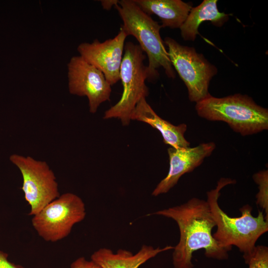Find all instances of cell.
<instances>
[{"label":"cell","instance_id":"1","mask_svg":"<svg viewBox=\"0 0 268 268\" xmlns=\"http://www.w3.org/2000/svg\"><path fill=\"white\" fill-rule=\"evenodd\" d=\"M173 219L180 231V239L172 254L174 268H193V253L203 249L205 256L219 260L227 259L228 250L214 239L212 230L216 223L206 201L193 198L179 205L157 211L151 215Z\"/></svg>","mask_w":268,"mask_h":268},{"label":"cell","instance_id":"2","mask_svg":"<svg viewBox=\"0 0 268 268\" xmlns=\"http://www.w3.org/2000/svg\"><path fill=\"white\" fill-rule=\"evenodd\" d=\"M235 182L231 178H220L216 188L207 192L206 201L217 227L213 237L229 251L233 246H236L245 259L252 254L258 239L268 232V221L265 219L263 210H259L258 215L253 216L252 207L249 204L240 208L241 215L237 217L229 216L220 208L218 202L220 190Z\"/></svg>","mask_w":268,"mask_h":268},{"label":"cell","instance_id":"3","mask_svg":"<svg viewBox=\"0 0 268 268\" xmlns=\"http://www.w3.org/2000/svg\"><path fill=\"white\" fill-rule=\"evenodd\" d=\"M123 20L121 28L128 36L134 37L148 59L147 79L156 80L159 76L157 68L162 67L169 78H175L176 73L167 51L160 34L161 25L144 12L133 0H119L115 5Z\"/></svg>","mask_w":268,"mask_h":268},{"label":"cell","instance_id":"4","mask_svg":"<svg viewBox=\"0 0 268 268\" xmlns=\"http://www.w3.org/2000/svg\"><path fill=\"white\" fill-rule=\"evenodd\" d=\"M198 115L211 121L226 123L235 132L245 136L268 129V110L247 95L236 94L217 98L209 94L196 103Z\"/></svg>","mask_w":268,"mask_h":268},{"label":"cell","instance_id":"5","mask_svg":"<svg viewBox=\"0 0 268 268\" xmlns=\"http://www.w3.org/2000/svg\"><path fill=\"white\" fill-rule=\"evenodd\" d=\"M145 55L139 45L129 41L125 44L124 54L120 70L123 91L119 101L105 111L103 119L117 118L123 126H128L136 104L148 95L145 84L147 67Z\"/></svg>","mask_w":268,"mask_h":268},{"label":"cell","instance_id":"6","mask_svg":"<svg viewBox=\"0 0 268 268\" xmlns=\"http://www.w3.org/2000/svg\"><path fill=\"white\" fill-rule=\"evenodd\" d=\"M86 216L85 204L77 195L67 193L33 215L32 224L45 241L55 242L67 237L73 226Z\"/></svg>","mask_w":268,"mask_h":268},{"label":"cell","instance_id":"7","mask_svg":"<svg viewBox=\"0 0 268 268\" xmlns=\"http://www.w3.org/2000/svg\"><path fill=\"white\" fill-rule=\"evenodd\" d=\"M164 43L172 66L188 89L190 101L197 103L208 96L209 82L217 72L216 67L193 47L182 45L170 37H165Z\"/></svg>","mask_w":268,"mask_h":268},{"label":"cell","instance_id":"8","mask_svg":"<svg viewBox=\"0 0 268 268\" xmlns=\"http://www.w3.org/2000/svg\"><path fill=\"white\" fill-rule=\"evenodd\" d=\"M9 160L21 174V190L30 206V215H35L60 196L55 174L46 162L17 154L11 155Z\"/></svg>","mask_w":268,"mask_h":268},{"label":"cell","instance_id":"9","mask_svg":"<svg viewBox=\"0 0 268 268\" xmlns=\"http://www.w3.org/2000/svg\"><path fill=\"white\" fill-rule=\"evenodd\" d=\"M67 68L69 93L86 96L91 113H95L101 104L110 100L111 85L100 70L80 56L72 57Z\"/></svg>","mask_w":268,"mask_h":268},{"label":"cell","instance_id":"10","mask_svg":"<svg viewBox=\"0 0 268 268\" xmlns=\"http://www.w3.org/2000/svg\"><path fill=\"white\" fill-rule=\"evenodd\" d=\"M127 37L121 28L113 38L103 42L95 39L91 43H82L77 47L79 56L100 70L111 86L120 80V70Z\"/></svg>","mask_w":268,"mask_h":268},{"label":"cell","instance_id":"11","mask_svg":"<svg viewBox=\"0 0 268 268\" xmlns=\"http://www.w3.org/2000/svg\"><path fill=\"white\" fill-rule=\"evenodd\" d=\"M215 146L214 142H209L201 143L194 147L168 148V173L158 184L151 195L156 197L168 192L177 184L182 176L193 171L206 157L210 156Z\"/></svg>","mask_w":268,"mask_h":268},{"label":"cell","instance_id":"12","mask_svg":"<svg viewBox=\"0 0 268 268\" xmlns=\"http://www.w3.org/2000/svg\"><path fill=\"white\" fill-rule=\"evenodd\" d=\"M174 247L168 245L162 248L159 247L154 248L151 246L143 245L135 254L123 249L114 253L110 249L102 248L91 255V260L102 268H138L159 253L172 250Z\"/></svg>","mask_w":268,"mask_h":268},{"label":"cell","instance_id":"13","mask_svg":"<svg viewBox=\"0 0 268 268\" xmlns=\"http://www.w3.org/2000/svg\"><path fill=\"white\" fill-rule=\"evenodd\" d=\"M131 120L146 123L161 134L163 142L171 147L186 148L190 143L185 138L184 134L187 126L185 124L174 125L159 117L147 102L146 98L141 99L136 104L131 115Z\"/></svg>","mask_w":268,"mask_h":268},{"label":"cell","instance_id":"14","mask_svg":"<svg viewBox=\"0 0 268 268\" xmlns=\"http://www.w3.org/2000/svg\"><path fill=\"white\" fill-rule=\"evenodd\" d=\"M145 13L155 14L161 20L162 27L180 28L192 5L181 0H133Z\"/></svg>","mask_w":268,"mask_h":268},{"label":"cell","instance_id":"15","mask_svg":"<svg viewBox=\"0 0 268 268\" xmlns=\"http://www.w3.org/2000/svg\"><path fill=\"white\" fill-rule=\"evenodd\" d=\"M217 2V0H204L198 6L192 7L180 28L184 40L194 41L199 34L200 25L203 21H210L214 25L221 26L228 19V14L218 11Z\"/></svg>","mask_w":268,"mask_h":268},{"label":"cell","instance_id":"16","mask_svg":"<svg viewBox=\"0 0 268 268\" xmlns=\"http://www.w3.org/2000/svg\"><path fill=\"white\" fill-rule=\"evenodd\" d=\"M253 179L258 185L256 203L265 211V218L268 221V170H263L255 173Z\"/></svg>","mask_w":268,"mask_h":268},{"label":"cell","instance_id":"17","mask_svg":"<svg viewBox=\"0 0 268 268\" xmlns=\"http://www.w3.org/2000/svg\"><path fill=\"white\" fill-rule=\"evenodd\" d=\"M244 260L249 268H268V247L256 246L251 256Z\"/></svg>","mask_w":268,"mask_h":268},{"label":"cell","instance_id":"18","mask_svg":"<svg viewBox=\"0 0 268 268\" xmlns=\"http://www.w3.org/2000/svg\"><path fill=\"white\" fill-rule=\"evenodd\" d=\"M70 268H102L92 260L88 261L84 257L77 258L70 265Z\"/></svg>","mask_w":268,"mask_h":268},{"label":"cell","instance_id":"19","mask_svg":"<svg viewBox=\"0 0 268 268\" xmlns=\"http://www.w3.org/2000/svg\"><path fill=\"white\" fill-rule=\"evenodd\" d=\"M8 254L0 251V268H24L22 266L16 265L8 260Z\"/></svg>","mask_w":268,"mask_h":268},{"label":"cell","instance_id":"20","mask_svg":"<svg viewBox=\"0 0 268 268\" xmlns=\"http://www.w3.org/2000/svg\"><path fill=\"white\" fill-rule=\"evenodd\" d=\"M118 0H101V3L104 9L110 10L113 6H114L118 3Z\"/></svg>","mask_w":268,"mask_h":268}]
</instances>
